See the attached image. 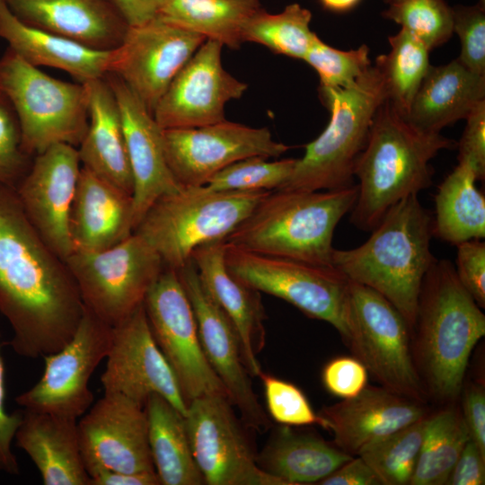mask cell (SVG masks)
I'll list each match as a JSON object with an SVG mask.
<instances>
[{
    "label": "cell",
    "instance_id": "cell-43",
    "mask_svg": "<svg viewBox=\"0 0 485 485\" xmlns=\"http://www.w3.org/2000/svg\"><path fill=\"white\" fill-rule=\"evenodd\" d=\"M32 159L23 149L14 110L0 93V183L15 189L29 171Z\"/></svg>",
    "mask_w": 485,
    "mask_h": 485
},
{
    "label": "cell",
    "instance_id": "cell-11",
    "mask_svg": "<svg viewBox=\"0 0 485 485\" xmlns=\"http://www.w3.org/2000/svg\"><path fill=\"white\" fill-rule=\"evenodd\" d=\"M84 308L114 327L138 307L165 269L158 253L133 233L98 251H75L66 260Z\"/></svg>",
    "mask_w": 485,
    "mask_h": 485
},
{
    "label": "cell",
    "instance_id": "cell-45",
    "mask_svg": "<svg viewBox=\"0 0 485 485\" xmlns=\"http://www.w3.org/2000/svg\"><path fill=\"white\" fill-rule=\"evenodd\" d=\"M368 372L355 357H337L330 360L322 372L324 388L332 395L349 399L359 394L367 385Z\"/></svg>",
    "mask_w": 485,
    "mask_h": 485
},
{
    "label": "cell",
    "instance_id": "cell-38",
    "mask_svg": "<svg viewBox=\"0 0 485 485\" xmlns=\"http://www.w3.org/2000/svg\"><path fill=\"white\" fill-rule=\"evenodd\" d=\"M427 417L369 445L359 454L383 485L410 484L419 455Z\"/></svg>",
    "mask_w": 485,
    "mask_h": 485
},
{
    "label": "cell",
    "instance_id": "cell-34",
    "mask_svg": "<svg viewBox=\"0 0 485 485\" xmlns=\"http://www.w3.org/2000/svg\"><path fill=\"white\" fill-rule=\"evenodd\" d=\"M260 9L259 0H164L157 17L236 49L245 24Z\"/></svg>",
    "mask_w": 485,
    "mask_h": 485
},
{
    "label": "cell",
    "instance_id": "cell-28",
    "mask_svg": "<svg viewBox=\"0 0 485 485\" xmlns=\"http://www.w3.org/2000/svg\"><path fill=\"white\" fill-rule=\"evenodd\" d=\"M0 39L30 65L63 70L81 84L103 78L109 73L112 49L93 48L30 25L4 0H0Z\"/></svg>",
    "mask_w": 485,
    "mask_h": 485
},
{
    "label": "cell",
    "instance_id": "cell-26",
    "mask_svg": "<svg viewBox=\"0 0 485 485\" xmlns=\"http://www.w3.org/2000/svg\"><path fill=\"white\" fill-rule=\"evenodd\" d=\"M22 22L93 48L111 50L128 29L103 0H4Z\"/></svg>",
    "mask_w": 485,
    "mask_h": 485
},
{
    "label": "cell",
    "instance_id": "cell-20",
    "mask_svg": "<svg viewBox=\"0 0 485 485\" xmlns=\"http://www.w3.org/2000/svg\"><path fill=\"white\" fill-rule=\"evenodd\" d=\"M207 39L173 78L153 116L162 129L195 128L225 119V106L248 85L222 64V48Z\"/></svg>",
    "mask_w": 485,
    "mask_h": 485
},
{
    "label": "cell",
    "instance_id": "cell-35",
    "mask_svg": "<svg viewBox=\"0 0 485 485\" xmlns=\"http://www.w3.org/2000/svg\"><path fill=\"white\" fill-rule=\"evenodd\" d=\"M469 440V431L460 410L447 408L428 416L410 485L445 484Z\"/></svg>",
    "mask_w": 485,
    "mask_h": 485
},
{
    "label": "cell",
    "instance_id": "cell-46",
    "mask_svg": "<svg viewBox=\"0 0 485 485\" xmlns=\"http://www.w3.org/2000/svg\"><path fill=\"white\" fill-rule=\"evenodd\" d=\"M455 273L481 308L485 307V242L472 239L456 244Z\"/></svg>",
    "mask_w": 485,
    "mask_h": 485
},
{
    "label": "cell",
    "instance_id": "cell-19",
    "mask_svg": "<svg viewBox=\"0 0 485 485\" xmlns=\"http://www.w3.org/2000/svg\"><path fill=\"white\" fill-rule=\"evenodd\" d=\"M88 475L97 470L155 472L145 406L117 393H103L77 421Z\"/></svg>",
    "mask_w": 485,
    "mask_h": 485
},
{
    "label": "cell",
    "instance_id": "cell-51",
    "mask_svg": "<svg viewBox=\"0 0 485 485\" xmlns=\"http://www.w3.org/2000/svg\"><path fill=\"white\" fill-rule=\"evenodd\" d=\"M317 484L383 485L376 473L359 455L344 463Z\"/></svg>",
    "mask_w": 485,
    "mask_h": 485
},
{
    "label": "cell",
    "instance_id": "cell-6",
    "mask_svg": "<svg viewBox=\"0 0 485 485\" xmlns=\"http://www.w3.org/2000/svg\"><path fill=\"white\" fill-rule=\"evenodd\" d=\"M331 113L325 129L305 146L289 180L277 190H329L353 185L356 163L363 151L379 106L387 99L383 75L371 66L348 88L319 90Z\"/></svg>",
    "mask_w": 485,
    "mask_h": 485
},
{
    "label": "cell",
    "instance_id": "cell-50",
    "mask_svg": "<svg viewBox=\"0 0 485 485\" xmlns=\"http://www.w3.org/2000/svg\"><path fill=\"white\" fill-rule=\"evenodd\" d=\"M462 415L471 440L485 454V392L483 387L472 384L464 390Z\"/></svg>",
    "mask_w": 485,
    "mask_h": 485
},
{
    "label": "cell",
    "instance_id": "cell-39",
    "mask_svg": "<svg viewBox=\"0 0 485 485\" xmlns=\"http://www.w3.org/2000/svg\"><path fill=\"white\" fill-rule=\"evenodd\" d=\"M429 50L445 43L453 35V13L445 0H394L382 13Z\"/></svg>",
    "mask_w": 485,
    "mask_h": 485
},
{
    "label": "cell",
    "instance_id": "cell-14",
    "mask_svg": "<svg viewBox=\"0 0 485 485\" xmlns=\"http://www.w3.org/2000/svg\"><path fill=\"white\" fill-rule=\"evenodd\" d=\"M112 327L84 308L79 325L59 350L44 357L40 380L15 398L24 410L77 419L93 405L89 382L106 358Z\"/></svg>",
    "mask_w": 485,
    "mask_h": 485
},
{
    "label": "cell",
    "instance_id": "cell-1",
    "mask_svg": "<svg viewBox=\"0 0 485 485\" xmlns=\"http://www.w3.org/2000/svg\"><path fill=\"white\" fill-rule=\"evenodd\" d=\"M84 312L66 260L35 229L15 190L0 183V313L13 330V351L32 359L57 352Z\"/></svg>",
    "mask_w": 485,
    "mask_h": 485
},
{
    "label": "cell",
    "instance_id": "cell-18",
    "mask_svg": "<svg viewBox=\"0 0 485 485\" xmlns=\"http://www.w3.org/2000/svg\"><path fill=\"white\" fill-rule=\"evenodd\" d=\"M101 376L104 393H117L145 406L156 393L184 416L187 402L176 376L152 334L144 304L112 327L111 343Z\"/></svg>",
    "mask_w": 485,
    "mask_h": 485
},
{
    "label": "cell",
    "instance_id": "cell-3",
    "mask_svg": "<svg viewBox=\"0 0 485 485\" xmlns=\"http://www.w3.org/2000/svg\"><path fill=\"white\" fill-rule=\"evenodd\" d=\"M455 141L410 124L389 100L377 109L366 146L354 169L358 179L350 222L372 231L402 198L432 184L430 161Z\"/></svg>",
    "mask_w": 485,
    "mask_h": 485
},
{
    "label": "cell",
    "instance_id": "cell-54",
    "mask_svg": "<svg viewBox=\"0 0 485 485\" xmlns=\"http://www.w3.org/2000/svg\"><path fill=\"white\" fill-rule=\"evenodd\" d=\"M322 5L334 13H346L354 9L361 0H319Z\"/></svg>",
    "mask_w": 485,
    "mask_h": 485
},
{
    "label": "cell",
    "instance_id": "cell-44",
    "mask_svg": "<svg viewBox=\"0 0 485 485\" xmlns=\"http://www.w3.org/2000/svg\"><path fill=\"white\" fill-rule=\"evenodd\" d=\"M453 31L461 43L457 58L472 72L485 75V4L452 7Z\"/></svg>",
    "mask_w": 485,
    "mask_h": 485
},
{
    "label": "cell",
    "instance_id": "cell-12",
    "mask_svg": "<svg viewBox=\"0 0 485 485\" xmlns=\"http://www.w3.org/2000/svg\"><path fill=\"white\" fill-rule=\"evenodd\" d=\"M225 395L191 400L185 421L194 459L208 485H286L263 472L257 454ZM247 427V426H246Z\"/></svg>",
    "mask_w": 485,
    "mask_h": 485
},
{
    "label": "cell",
    "instance_id": "cell-41",
    "mask_svg": "<svg viewBox=\"0 0 485 485\" xmlns=\"http://www.w3.org/2000/svg\"><path fill=\"white\" fill-rule=\"evenodd\" d=\"M304 61L318 74L320 87L331 89L352 86L372 66L366 45L345 51L326 44L317 35Z\"/></svg>",
    "mask_w": 485,
    "mask_h": 485
},
{
    "label": "cell",
    "instance_id": "cell-16",
    "mask_svg": "<svg viewBox=\"0 0 485 485\" xmlns=\"http://www.w3.org/2000/svg\"><path fill=\"white\" fill-rule=\"evenodd\" d=\"M206 40L159 17L128 26L111 51L108 74L118 76L153 115L173 78Z\"/></svg>",
    "mask_w": 485,
    "mask_h": 485
},
{
    "label": "cell",
    "instance_id": "cell-49",
    "mask_svg": "<svg viewBox=\"0 0 485 485\" xmlns=\"http://www.w3.org/2000/svg\"><path fill=\"white\" fill-rule=\"evenodd\" d=\"M485 483V454L469 440L454 465L445 484L483 485Z\"/></svg>",
    "mask_w": 485,
    "mask_h": 485
},
{
    "label": "cell",
    "instance_id": "cell-22",
    "mask_svg": "<svg viewBox=\"0 0 485 485\" xmlns=\"http://www.w3.org/2000/svg\"><path fill=\"white\" fill-rule=\"evenodd\" d=\"M116 97L133 180L134 230L148 208L161 197L183 188L165 156L163 129L140 100L116 75L105 76Z\"/></svg>",
    "mask_w": 485,
    "mask_h": 485
},
{
    "label": "cell",
    "instance_id": "cell-8",
    "mask_svg": "<svg viewBox=\"0 0 485 485\" xmlns=\"http://www.w3.org/2000/svg\"><path fill=\"white\" fill-rule=\"evenodd\" d=\"M0 93L12 105L23 149L32 157L57 144L77 147L86 134L84 84L53 78L9 48L0 58Z\"/></svg>",
    "mask_w": 485,
    "mask_h": 485
},
{
    "label": "cell",
    "instance_id": "cell-29",
    "mask_svg": "<svg viewBox=\"0 0 485 485\" xmlns=\"http://www.w3.org/2000/svg\"><path fill=\"white\" fill-rule=\"evenodd\" d=\"M88 128L77 146L83 167L132 196L133 180L119 108L105 77L84 83Z\"/></svg>",
    "mask_w": 485,
    "mask_h": 485
},
{
    "label": "cell",
    "instance_id": "cell-47",
    "mask_svg": "<svg viewBox=\"0 0 485 485\" xmlns=\"http://www.w3.org/2000/svg\"><path fill=\"white\" fill-rule=\"evenodd\" d=\"M466 126L458 145V161H468L478 180L485 177V100L469 113Z\"/></svg>",
    "mask_w": 485,
    "mask_h": 485
},
{
    "label": "cell",
    "instance_id": "cell-31",
    "mask_svg": "<svg viewBox=\"0 0 485 485\" xmlns=\"http://www.w3.org/2000/svg\"><path fill=\"white\" fill-rule=\"evenodd\" d=\"M354 456L313 434L281 425L257 454V464L286 485L318 483Z\"/></svg>",
    "mask_w": 485,
    "mask_h": 485
},
{
    "label": "cell",
    "instance_id": "cell-2",
    "mask_svg": "<svg viewBox=\"0 0 485 485\" xmlns=\"http://www.w3.org/2000/svg\"><path fill=\"white\" fill-rule=\"evenodd\" d=\"M371 232L356 248H334L332 266L385 297L412 333L421 285L436 260L430 248L433 216L413 194L393 205Z\"/></svg>",
    "mask_w": 485,
    "mask_h": 485
},
{
    "label": "cell",
    "instance_id": "cell-7",
    "mask_svg": "<svg viewBox=\"0 0 485 485\" xmlns=\"http://www.w3.org/2000/svg\"><path fill=\"white\" fill-rule=\"evenodd\" d=\"M268 193L183 187L158 198L134 233L152 246L165 268L177 270L198 247L225 241Z\"/></svg>",
    "mask_w": 485,
    "mask_h": 485
},
{
    "label": "cell",
    "instance_id": "cell-55",
    "mask_svg": "<svg viewBox=\"0 0 485 485\" xmlns=\"http://www.w3.org/2000/svg\"><path fill=\"white\" fill-rule=\"evenodd\" d=\"M394 0H384V2L387 4H391L392 2H393Z\"/></svg>",
    "mask_w": 485,
    "mask_h": 485
},
{
    "label": "cell",
    "instance_id": "cell-52",
    "mask_svg": "<svg viewBox=\"0 0 485 485\" xmlns=\"http://www.w3.org/2000/svg\"><path fill=\"white\" fill-rule=\"evenodd\" d=\"M128 26L146 23L158 16L164 0H111Z\"/></svg>",
    "mask_w": 485,
    "mask_h": 485
},
{
    "label": "cell",
    "instance_id": "cell-40",
    "mask_svg": "<svg viewBox=\"0 0 485 485\" xmlns=\"http://www.w3.org/2000/svg\"><path fill=\"white\" fill-rule=\"evenodd\" d=\"M267 159L253 156L237 161L216 173L206 186L217 191L275 190L289 180L296 159Z\"/></svg>",
    "mask_w": 485,
    "mask_h": 485
},
{
    "label": "cell",
    "instance_id": "cell-53",
    "mask_svg": "<svg viewBox=\"0 0 485 485\" xmlns=\"http://www.w3.org/2000/svg\"><path fill=\"white\" fill-rule=\"evenodd\" d=\"M90 485H159L156 472L128 473L110 470H97L89 474Z\"/></svg>",
    "mask_w": 485,
    "mask_h": 485
},
{
    "label": "cell",
    "instance_id": "cell-36",
    "mask_svg": "<svg viewBox=\"0 0 485 485\" xmlns=\"http://www.w3.org/2000/svg\"><path fill=\"white\" fill-rule=\"evenodd\" d=\"M388 40L390 51L378 56L375 66L383 75L387 100L405 118L430 66V50L402 28Z\"/></svg>",
    "mask_w": 485,
    "mask_h": 485
},
{
    "label": "cell",
    "instance_id": "cell-48",
    "mask_svg": "<svg viewBox=\"0 0 485 485\" xmlns=\"http://www.w3.org/2000/svg\"><path fill=\"white\" fill-rule=\"evenodd\" d=\"M22 420V412L8 413L5 409V371L0 353V472L19 475L20 465L12 445Z\"/></svg>",
    "mask_w": 485,
    "mask_h": 485
},
{
    "label": "cell",
    "instance_id": "cell-15",
    "mask_svg": "<svg viewBox=\"0 0 485 485\" xmlns=\"http://www.w3.org/2000/svg\"><path fill=\"white\" fill-rule=\"evenodd\" d=\"M165 156L182 187L206 185L226 166L253 156L278 157L289 146L273 139L268 128L226 119L201 127L163 129Z\"/></svg>",
    "mask_w": 485,
    "mask_h": 485
},
{
    "label": "cell",
    "instance_id": "cell-56",
    "mask_svg": "<svg viewBox=\"0 0 485 485\" xmlns=\"http://www.w3.org/2000/svg\"><path fill=\"white\" fill-rule=\"evenodd\" d=\"M479 2L482 4H485V0H480Z\"/></svg>",
    "mask_w": 485,
    "mask_h": 485
},
{
    "label": "cell",
    "instance_id": "cell-23",
    "mask_svg": "<svg viewBox=\"0 0 485 485\" xmlns=\"http://www.w3.org/2000/svg\"><path fill=\"white\" fill-rule=\"evenodd\" d=\"M422 404L383 386L367 384L357 396L326 406L319 414L333 434V445L357 456L369 445L427 417Z\"/></svg>",
    "mask_w": 485,
    "mask_h": 485
},
{
    "label": "cell",
    "instance_id": "cell-9",
    "mask_svg": "<svg viewBox=\"0 0 485 485\" xmlns=\"http://www.w3.org/2000/svg\"><path fill=\"white\" fill-rule=\"evenodd\" d=\"M411 334L403 316L385 297L348 280V335L344 341L352 356L381 386L424 402Z\"/></svg>",
    "mask_w": 485,
    "mask_h": 485
},
{
    "label": "cell",
    "instance_id": "cell-24",
    "mask_svg": "<svg viewBox=\"0 0 485 485\" xmlns=\"http://www.w3.org/2000/svg\"><path fill=\"white\" fill-rule=\"evenodd\" d=\"M225 241L198 247L191 254L199 278L234 324L251 376L262 372L258 355L265 346V311L260 292L235 278L225 261Z\"/></svg>",
    "mask_w": 485,
    "mask_h": 485
},
{
    "label": "cell",
    "instance_id": "cell-21",
    "mask_svg": "<svg viewBox=\"0 0 485 485\" xmlns=\"http://www.w3.org/2000/svg\"><path fill=\"white\" fill-rule=\"evenodd\" d=\"M77 147L54 145L36 154L14 189L28 218L64 260L73 252L69 216L81 171Z\"/></svg>",
    "mask_w": 485,
    "mask_h": 485
},
{
    "label": "cell",
    "instance_id": "cell-30",
    "mask_svg": "<svg viewBox=\"0 0 485 485\" xmlns=\"http://www.w3.org/2000/svg\"><path fill=\"white\" fill-rule=\"evenodd\" d=\"M485 100V75L466 68L458 59L430 66L405 119L416 128L440 133L444 128L465 119Z\"/></svg>",
    "mask_w": 485,
    "mask_h": 485
},
{
    "label": "cell",
    "instance_id": "cell-17",
    "mask_svg": "<svg viewBox=\"0 0 485 485\" xmlns=\"http://www.w3.org/2000/svg\"><path fill=\"white\" fill-rule=\"evenodd\" d=\"M193 309L204 354L242 422L259 431L271 422L254 392L237 331L203 286L192 260L176 270Z\"/></svg>",
    "mask_w": 485,
    "mask_h": 485
},
{
    "label": "cell",
    "instance_id": "cell-32",
    "mask_svg": "<svg viewBox=\"0 0 485 485\" xmlns=\"http://www.w3.org/2000/svg\"><path fill=\"white\" fill-rule=\"evenodd\" d=\"M145 409L152 459L161 484H205L192 454L184 415L156 393L148 397Z\"/></svg>",
    "mask_w": 485,
    "mask_h": 485
},
{
    "label": "cell",
    "instance_id": "cell-33",
    "mask_svg": "<svg viewBox=\"0 0 485 485\" xmlns=\"http://www.w3.org/2000/svg\"><path fill=\"white\" fill-rule=\"evenodd\" d=\"M476 181L473 166L468 161H458L435 196L434 236L454 245L484 238L485 197Z\"/></svg>",
    "mask_w": 485,
    "mask_h": 485
},
{
    "label": "cell",
    "instance_id": "cell-5",
    "mask_svg": "<svg viewBox=\"0 0 485 485\" xmlns=\"http://www.w3.org/2000/svg\"><path fill=\"white\" fill-rule=\"evenodd\" d=\"M357 197L355 184L329 190H271L225 241L259 253L333 267V234Z\"/></svg>",
    "mask_w": 485,
    "mask_h": 485
},
{
    "label": "cell",
    "instance_id": "cell-13",
    "mask_svg": "<svg viewBox=\"0 0 485 485\" xmlns=\"http://www.w3.org/2000/svg\"><path fill=\"white\" fill-rule=\"evenodd\" d=\"M144 307L154 339L187 404L204 395L228 397L204 354L195 314L176 270L163 269L147 293Z\"/></svg>",
    "mask_w": 485,
    "mask_h": 485
},
{
    "label": "cell",
    "instance_id": "cell-10",
    "mask_svg": "<svg viewBox=\"0 0 485 485\" xmlns=\"http://www.w3.org/2000/svg\"><path fill=\"white\" fill-rule=\"evenodd\" d=\"M225 261L239 281L278 297L348 335V279L334 267L246 250L225 242Z\"/></svg>",
    "mask_w": 485,
    "mask_h": 485
},
{
    "label": "cell",
    "instance_id": "cell-42",
    "mask_svg": "<svg viewBox=\"0 0 485 485\" xmlns=\"http://www.w3.org/2000/svg\"><path fill=\"white\" fill-rule=\"evenodd\" d=\"M258 377L263 384L268 412L277 423L289 427L318 425L327 430V421L313 410L300 388L263 371Z\"/></svg>",
    "mask_w": 485,
    "mask_h": 485
},
{
    "label": "cell",
    "instance_id": "cell-27",
    "mask_svg": "<svg viewBox=\"0 0 485 485\" xmlns=\"http://www.w3.org/2000/svg\"><path fill=\"white\" fill-rule=\"evenodd\" d=\"M45 485H90L77 419L24 410L14 436Z\"/></svg>",
    "mask_w": 485,
    "mask_h": 485
},
{
    "label": "cell",
    "instance_id": "cell-37",
    "mask_svg": "<svg viewBox=\"0 0 485 485\" xmlns=\"http://www.w3.org/2000/svg\"><path fill=\"white\" fill-rule=\"evenodd\" d=\"M311 12L297 3L278 13L260 9L244 26L243 42L265 46L272 52L304 60L317 35L310 29Z\"/></svg>",
    "mask_w": 485,
    "mask_h": 485
},
{
    "label": "cell",
    "instance_id": "cell-4",
    "mask_svg": "<svg viewBox=\"0 0 485 485\" xmlns=\"http://www.w3.org/2000/svg\"><path fill=\"white\" fill-rule=\"evenodd\" d=\"M412 333L428 391L440 401L454 400L463 388L470 356L485 335V315L450 260L436 259L427 272Z\"/></svg>",
    "mask_w": 485,
    "mask_h": 485
},
{
    "label": "cell",
    "instance_id": "cell-25",
    "mask_svg": "<svg viewBox=\"0 0 485 485\" xmlns=\"http://www.w3.org/2000/svg\"><path fill=\"white\" fill-rule=\"evenodd\" d=\"M75 251L110 248L134 233L132 196L81 167L70 216Z\"/></svg>",
    "mask_w": 485,
    "mask_h": 485
}]
</instances>
